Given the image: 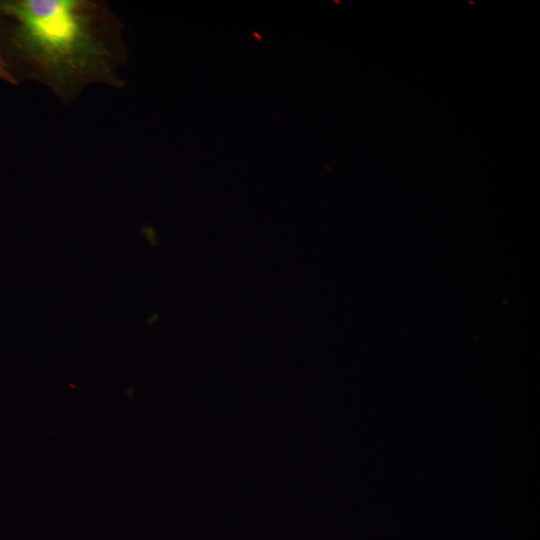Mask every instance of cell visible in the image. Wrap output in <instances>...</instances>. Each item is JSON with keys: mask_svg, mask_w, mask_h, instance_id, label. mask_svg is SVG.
<instances>
[{"mask_svg": "<svg viewBox=\"0 0 540 540\" xmlns=\"http://www.w3.org/2000/svg\"><path fill=\"white\" fill-rule=\"evenodd\" d=\"M124 31L102 0H0V79L40 83L67 105L91 85L122 88Z\"/></svg>", "mask_w": 540, "mask_h": 540, "instance_id": "obj_1", "label": "cell"}]
</instances>
